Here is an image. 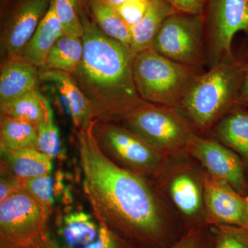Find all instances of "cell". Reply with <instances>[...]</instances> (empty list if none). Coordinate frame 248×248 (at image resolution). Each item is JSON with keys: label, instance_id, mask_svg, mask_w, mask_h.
<instances>
[{"label": "cell", "instance_id": "32", "mask_svg": "<svg viewBox=\"0 0 248 248\" xmlns=\"http://www.w3.org/2000/svg\"><path fill=\"white\" fill-rule=\"evenodd\" d=\"M179 12L203 15L207 0H168Z\"/></svg>", "mask_w": 248, "mask_h": 248}, {"label": "cell", "instance_id": "2", "mask_svg": "<svg viewBox=\"0 0 248 248\" xmlns=\"http://www.w3.org/2000/svg\"><path fill=\"white\" fill-rule=\"evenodd\" d=\"M79 16L84 28V55L71 76L89 101L94 121L123 122L146 103L134 80L136 54L104 34L84 11Z\"/></svg>", "mask_w": 248, "mask_h": 248}, {"label": "cell", "instance_id": "22", "mask_svg": "<svg viewBox=\"0 0 248 248\" xmlns=\"http://www.w3.org/2000/svg\"><path fill=\"white\" fill-rule=\"evenodd\" d=\"M4 156L15 175L24 182L53 173V159L39 150H24Z\"/></svg>", "mask_w": 248, "mask_h": 248}, {"label": "cell", "instance_id": "5", "mask_svg": "<svg viewBox=\"0 0 248 248\" xmlns=\"http://www.w3.org/2000/svg\"><path fill=\"white\" fill-rule=\"evenodd\" d=\"M122 122L166 156L187 153L197 134L177 108L148 102L130 112Z\"/></svg>", "mask_w": 248, "mask_h": 248}, {"label": "cell", "instance_id": "29", "mask_svg": "<svg viewBox=\"0 0 248 248\" xmlns=\"http://www.w3.org/2000/svg\"><path fill=\"white\" fill-rule=\"evenodd\" d=\"M149 2L137 0L128 1L112 7L124 22L129 28H131L141 20L148 9Z\"/></svg>", "mask_w": 248, "mask_h": 248}, {"label": "cell", "instance_id": "19", "mask_svg": "<svg viewBox=\"0 0 248 248\" xmlns=\"http://www.w3.org/2000/svg\"><path fill=\"white\" fill-rule=\"evenodd\" d=\"M221 143L248 161V109L236 104L214 125Z\"/></svg>", "mask_w": 248, "mask_h": 248}, {"label": "cell", "instance_id": "20", "mask_svg": "<svg viewBox=\"0 0 248 248\" xmlns=\"http://www.w3.org/2000/svg\"><path fill=\"white\" fill-rule=\"evenodd\" d=\"M0 146L3 155L37 149V126L27 121L1 116Z\"/></svg>", "mask_w": 248, "mask_h": 248}, {"label": "cell", "instance_id": "33", "mask_svg": "<svg viewBox=\"0 0 248 248\" xmlns=\"http://www.w3.org/2000/svg\"><path fill=\"white\" fill-rule=\"evenodd\" d=\"M239 104L248 109V63H246L244 78L240 92Z\"/></svg>", "mask_w": 248, "mask_h": 248}, {"label": "cell", "instance_id": "3", "mask_svg": "<svg viewBox=\"0 0 248 248\" xmlns=\"http://www.w3.org/2000/svg\"><path fill=\"white\" fill-rule=\"evenodd\" d=\"M245 66L229 59L197 76L177 108L195 132L208 131L239 104Z\"/></svg>", "mask_w": 248, "mask_h": 248}, {"label": "cell", "instance_id": "14", "mask_svg": "<svg viewBox=\"0 0 248 248\" xmlns=\"http://www.w3.org/2000/svg\"><path fill=\"white\" fill-rule=\"evenodd\" d=\"M187 153L200 163L205 172L228 183L239 193L243 195L247 190L242 161L234 151L221 142L196 134Z\"/></svg>", "mask_w": 248, "mask_h": 248}, {"label": "cell", "instance_id": "11", "mask_svg": "<svg viewBox=\"0 0 248 248\" xmlns=\"http://www.w3.org/2000/svg\"><path fill=\"white\" fill-rule=\"evenodd\" d=\"M53 0H15L1 20V64L22 56Z\"/></svg>", "mask_w": 248, "mask_h": 248}, {"label": "cell", "instance_id": "4", "mask_svg": "<svg viewBox=\"0 0 248 248\" xmlns=\"http://www.w3.org/2000/svg\"><path fill=\"white\" fill-rule=\"evenodd\" d=\"M133 73L136 89L144 102L178 108L202 73L149 48L137 54Z\"/></svg>", "mask_w": 248, "mask_h": 248}, {"label": "cell", "instance_id": "1", "mask_svg": "<svg viewBox=\"0 0 248 248\" xmlns=\"http://www.w3.org/2000/svg\"><path fill=\"white\" fill-rule=\"evenodd\" d=\"M94 122L76 130L82 188L92 213L140 248H170L172 228L156 191L147 178L103 153L93 134Z\"/></svg>", "mask_w": 248, "mask_h": 248}, {"label": "cell", "instance_id": "18", "mask_svg": "<svg viewBox=\"0 0 248 248\" xmlns=\"http://www.w3.org/2000/svg\"><path fill=\"white\" fill-rule=\"evenodd\" d=\"M179 13L168 0H151L146 14L130 29V48L138 54L151 48L152 44L168 18Z\"/></svg>", "mask_w": 248, "mask_h": 248}, {"label": "cell", "instance_id": "35", "mask_svg": "<svg viewBox=\"0 0 248 248\" xmlns=\"http://www.w3.org/2000/svg\"><path fill=\"white\" fill-rule=\"evenodd\" d=\"M246 200H247V202H248V196H247V197H246ZM247 230H248V221Z\"/></svg>", "mask_w": 248, "mask_h": 248}, {"label": "cell", "instance_id": "16", "mask_svg": "<svg viewBox=\"0 0 248 248\" xmlns=\"http://www.w3.org/2000/svg\"><path fill=\"white\" fill-rule=\"evenodd\" d=\"M40 81V69L22 59L1 63L0 106L37 90Z\"/></svg>", "mask_w": 248, "mask_h": 248}, {"label": "cell", "instance_id": "25", "mask_svg": "<svg viewBox=\"0 0 248 248\" xmlns=\"http://www.w3.org/2000/svg\"><path fill=\"white\" fill-rule=\"evenodd\" d=\"M52 174L26 181L23 186V188L35 199L49 221L53 215V205L58 193H68L63 190L60 173H58L55 178Z\"/></svg>", "mask_w": 248, "mask_h": 248}, {"label": "cell", "instance_id": "34", "mask_svg": "<svg viewBox=\"0 0 248 248\" xmlns=\"http://www.w3.org/2000/svg\"><path fill=\"white\" fill-rule=\"evenodd\" d=\"M107 3H108L109 4L111 5L112 6H118V5L124 4V3L128 2V1H137V0H105ZM140 1H151V0H140Z\"/></svg>", "mask_w": 248, "mask_h": 248}, {"label": "cell", "instance_id": "31", "mask_svg": "<svg viewBox=\"0 0 248 248\" xmlns=\"http://www.w3.org/2000/svg\"><path fill=\"white\" fill-rule=\"evenodd\" d=\"M24 181L15 175L4 159L1 161L0 178V202L23 188Z\"/></svg>", "mask_w": 248, "mask_h": 248}, {"label": "cell", "instance_id": "26", "mask_svg": "<svg viewBox=\"0 0 248 248\" xmlns=\"http://www.w3.org/2000/svg\"><path fill=\"white\" fill-rule=\"evenodd\" d=\"M37 149L54 159L63 157L61 140L55 123L52 108H49L45 120L37 125Z\"/></svg>", "mask_w": 248, "mask_h": 248}, {"label": "cell", "instance_id": "27", "mask_svg": "<svg viewBox=\"0 0 248 248\" xmlns=\"http://www.w3.org/2000/svg\"><path fill=\"white\" fill-rule=\"evenodd\" d=\"M53 2L64 32L77 37H82L84 28L76 0H53Z\"/></svg>", "mask_w": 248, "mask_h": 248}, {"label": "cell", "instance_id": "9", "mask_svg": "<svg viewBox=\"0 0 248 248\" xmlns=\"http://www.w3.org/2000/svg\"><path fill=\"white\" fill-rule=\"evenodd\" d=\"M151 49L165 58L203 73L208 65L203 15L177 13L168 18Z\"/></svg>", "mask_w": 248, "mask_h": 248}, {"label": "cell", "instance_id": "30", "mask_svg": "<svg viewBox=\"0 0 248 248\" xmlns=\"http://www.w3.org/2000/svg\"><path fill=\"white\" fill-rule=\"evenodd\" d=\"M208 235L201 226L190 228L180 239L170 248H211L213 247Z\"/></svg>", "mask_w": 248, "mask_h": 248}, {"label": "cell", "instance_id": "21", "mask_svg": "<svg viewBox=\"0 0 248 248\" xmlns=\"http://www.w3.org/2000/svg\"><path fill=\"white\" fill-rule=\"evenodd\" d=\"M84 45L81 37L65 32L50 50L40 69L53 70L73 74L82 60Z\"/></svg>", "mask_w": 248, "mask_h": 248}, {"label": "cell", "instance_id": "17", "mask_svg": "<svg viewBox=\"0 0 248 248\" xmlns=\"http://www.w3.org/2000/svg\"><path fill=\"white\" fill-rule=\"evenodd\" d=\"M64 33L52 1L48 12L41 21L20 58L40 69L45 64L50 50Z\"/></svg>", "mask_w": 248, "mask_h": 248}, {"label": "cell", "instance_id": "7", "mask_svg": "<svg viewBox=\"0 0 248 248\" xmlns=\"http://www.w3.org/2000/svg\"><path fill=\"white\" fill-rule=\"evenodd\" d=\"M57 214L53 228L40 248H140L108 228L93 213L66 207Z\"/></svg>", "mask_w": 248, "mask_h": 248}, {"label": "cell", "instance_id": "6", "mask_svg": "<svg viewBox=\"0 0 248 248\" xmlns=\"http://www.w3.org/2000/svg\"><path fill=\"white\" fill-rule=\"evenodd\" d=\"M93 134L101 151L121 167L148 179L167 164L166 155L120 122H94Z\"/></svg>", "mask_w": 248, "mask_h": 248}, {"label": "cell", "instance_id": "8", "mask_svg": "<svg viewBox=\"0 0 248 248\" xmlns=\"http://www.w3.org/2000/svg\"><path fill=\"white\" fill-rule=\"evenodd\" d=\"M48 225L35 199L21 189L0 202V248H40Z\"/></svg>", "mask_w": 248, "mask_h": 248}, {"label": "cell", "instance_id": "15", "mask_svg": "<svg viewBox=\"0 0 248 248\" xmlns=\"http://www.w3.org/2000/svg\"><path fill=\"white\" fill-rule=\"evenodd\" d=\"M41 81L53 84L63 99L76 130H86L94 122L91 106L73 77L65 72L40 69Z\"/></svg>", "mask_w": 248, "mask_h": 248}, {"label": "cell", "instance_id": "28", "mask_svg": "<svg viewBox=\"0 0 248 248\" xmlns=\"http://www.w3.org/2000/svg\"><path fill=\"white\" fill-rule=\"evenodd\" d=\"M213 248H248V231L242 227L213 226Z\"/></svg>", "mask_w": 248, "mask_h": 248}, {"label": "cell", "instance_id": "10", "mask_svg": "<svg viewBox=\"0 0 248 248\" xmlns=\"http://www.w3.org/2000/svg\"><path fill=\"white\" fill-rule=\"evenodd\" d=\"M203 16L209 68L234 58V36L248 33V0H207Z\"/></svg>", "mask_w": 248, "mask_h": 248}, {"label": "cell", "instance_id": "13", "mask_svg": "<svg viewBox=\"0 0 248 248\" xmlns=\"http://www.w3.org/2000/svg\"><path fill=\"white\" fill-rule=\"evenodd\" d=\"M203 186L205 224L232 226L247 229L248 207L246 197L228 183L201 172Z\"/></svg>", "mask_w": 248, "mask_h": 248}, {"label": "cell", "instance_id": "24", "mask_svg": "<svg viewBox=\"0 0 248 248\" xmlns=\"http://www.w3.org/2000/svg\"><path fill=\"white\" fill-rule=\"evenodd\" d=\"M51 107L48 99L35 90L13 102L0 106L1 116L31 122L36 126L45 120Z\"/></svg>", "mask_w": 248, "mask_h": 248}, {"label": "cell", "instance_id": "23", "mask_svg": "<svg viewBox=\"0 0 248 248\" xmlns=\"http://www.w3.org/2000/svg\"><path fill=\"white\" fill-rule=\"evenodd\" d=\"M93 22L110 38L130 47V28L124 22L115 10L105 0H86Z\"/></svg>", "mask_w": 248, "mask_h": 248}, {"label": "cell", "instance_id": "12", "mask_svg": "<svg viewBox=\"0 0 248 248\" xmlns=\"http://www.w3.org/2000/svg\"><path fill=\"white\" fill-rule=\"evenodd\" d=\"M155 179L159 181L173 205L194 226L205 224L203 186L201 172L187 165L164 169Z\"/></svg>", "mask_w": 248, "mask_h": 248}]
</instances>
